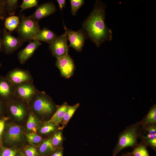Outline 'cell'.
<instances>
[{"mask_svg": "<svg viewBox=\"0 0 156 156\" xmlns=\"http://www.w3.org/2000/svg\"><path fill=\"white\" fill-rule=\"evenodd\" d=\"M105 6L102 1H96L93 9L82 24L81 29L87 38L97 47L112 38V31L105 23Z\"/></svg>", "mask_w": 156, "mask_h": 156, "instance_id": "1", "label": "cell"}, {"mask_svg": "<svg viewBox=\"0 0 156 156\" xmlns=\"http://www.w3.org/2000/svg\"><path fill=\"white\" fill-rule=\"evenodd\" d=\"M28 104L30 111L43 122L49 121L59 106L44 92L37 89Z\"/></svg>", "mask_w": 156, "mask_h": 156, "instance_id": "2", "label": "cell"}, {"mask_svg": "<svg viewBox=\"0 0 156 156\" xmlns=\"http://www.w3.org/2000/svg\"><path fill=\"white\" fill-rule=\"evenodd\" d=\"M25 134L24 126L18 125L8 120L2 137L1 145L6 147L22 149L29 144Z\"/></svg>", "mask_w": 156, "mask_h": 156, "instance_id": "3", "label": "cell"}, {"mask_svg": "<svg viewBox=\"0 0 156 156\" xmlns=\"http://www.w3.org/2000/svg\"><path fill=\"white\" fill-rule=\"evenodd\" d=\"M30 112L28 103L20 98L15 97L6 103L5 116L18 125H25Z\"/></svg>", "mask_w": 156, "mask_h": 156, "instance_id": "4", "label": "cell"}, {"mask_svg": "<svg viewBox=\"0 0 156 156\" xmlns=\"http://www.w3.org/2000/svg\"><path fill=\"white\" fill-rule=\"evenodd\" d=\"M141 126L140 122L127 127L118 136L117 143L113 150L112 156H116L123 149L134 148L138 144Z\"/></svg>", "mask_w": 156, "mask_h": 156, "instance_id": "5", "label": "cell"}, {"mask_svg": "<svg viewBox=\"0 0 156 156\" xmlns=\"http://www.w3.org/2000/svg\"><path fill=\"white\" fill-rule=\"evenodd\" d=\"M18 38L23 42H31L34 40L41 29L39 21L29 16L22 15L20 22L16 29Z\"/></svg>", "mask_w": 156, "mask_h": 156, "instance_id": "6", "label": "cell"}, {"mask_svg": "<svg viewBox=\"0 0 156 156\" xmlns=\"http://www.w3.org/2000/svg\"><path fill=\"white\" fill-rule=\"evenodd\" d=\"M2 48L5 54H10L18 49L23 42L18 37L12 36L5 28L2 31Z\"/></svg>", "mask_w": 156, "mask_h": 156, "instance_id": "7", "label": "cell"}, {"mask_svg": "<svg viewBox=\"0 0 156 156\" xmlns=\"http://www.w3.org/2000/svg\"><path fill=\"white\" fill-rule=\"evenodd\" d=\"M67 39L65 32L60 36H57L49 44V49L52 55L57 59L68 54L69 47Z\"/></svg>", "mask_w": 156, "mask_h": 156, "instance_id": "8", "label": "cell"}, {"mask_svg": "<svg viewBox=\"0 0 156 156\" xmlns=\"http://www.w3.org/2000/svg\"><path fill=\"white\" fill-rule=\"evenodd\" d=\"M14 86L27 82H33L29 71L16 68L9 71L5 76Z\"/></svg>", "mask_w": 156, "mask_h": 156, "instance_id": "9", "label": "cell"}, {"mask_svg": "<svg viewBox=\"0 0 156 156\" xmlns=\"http://www.w3.org/2000/svg\"><path fill=\"white\" fill-rule=\"evenodd\" d=\"M139 138L141 140V141L155 151L156 124H148L141 126Z\"/></svg>", "mask_w": 156, "mask_h": 156, "instance_id": "10", "label": "cell"}, {"mask_svg": "<svg viewBox=\"0 0 156 156\" xmlns=\"http://www.w3.org/2000/svg\"><path fill=\"white\" fill-rule=\"evenodd\" d=\"M65 29V32L70 42L68 47H72L77 51L81 52L85 41L87 38L83 31L81 29L75 31Z\"/></svg>", "mask_w": 156, "mask_h": 156, "instance_id": "11", "label": "cell"}, {"mask_svg": "<svg viewBox=\"0 0 156 156\" xmlns=\"http://www.w3.org/2000/svg\"><path fill=\"white\" fill-rule=\"evenodd\" d=\"M33 82H27L15 86V97L29 103L37 90Z\"/></svg>", "mask_w": 156, "mask_h": 156, "instance_id": "12", "label": "cell"}, {"mask_svg": "<svg viewBox=\"0 0 156 156\" xmlns=\"http://www.w3.org/2000/svg\"><path fill=\"white\" fill-rule=\"evenodd\" d=\"M55 65L60 70L62 76L69 78L73 75L75 65L68 54L57 58Z\"/></svg>", "mask_w": 156, "mask_h": 156, "instance_id": "13", "label": "cell"}, {"mask_svg": "<svg viewBox=\"0 0 156 156\" xmlns=\"http://www.w3.org/2000/svg\"><path fill=\"white\" fill-rule=\"evenodd\" d=\"M15 97L14 86L5 76H0V99L7 103Z\"/></svg>", "mask_w": 156, "mask_h": 156, "instance_id": "14", "label": "cell"}, {"mask_svg": "<svg viewBox=\"0 0 156 156\" xmlns=\"http://www.w3.org/2000/svg\"><path fill=\"white\" fill-rule=\"evenodd\" d=\"M56 10V8L53 3L48 2L39 5L29 16L39 21L40 19L54 13Z\"/></svg>", "mask_w": 156, "mask_h": 156, "instance_id": "15", "label": "cell"}, {"mask_svg": "<svg viewBox=\"0 0 156 156\" xmlns=\"http://www.w3.org/2000/svg\"><path fill=\"white\" fill-rule=\"evenodd\" d=\"M41 44L40 41L36 40L29 42V44L24 49L20 51L17 54L18 58L20 63L22 64H25Z\"/></svg>", "mask_w": 156, "mask_h": 156, "instance_id": "16", "label": "cell"}, {"mask_svg": "<svg viewBox=\"0 0 156 156\" xmlns=\"http://www.w3.org/2000/svg\"><path fill=\"white\" fill-rule=\"evenodd\" d=\"M60 129H61L59 125L47 121L42 124L37 130L36 133L45 139L52 136Z\"/></svg>", "mask_w": 156, "mask_h": 156, "instance_id": "17", "label": "cell"}, {"mask_svg": "<svg viewBox=\"0 0 156 156\" xmlns=\"http://www.w3.org/2000/svg\"><path fill=\"white\" fill-rule=\"evenodd\" d=\"M43 122L30 111L27 120L24 126L25 133H36L37 130Z\"/></svg>", "mask_w": 156, "mask_h": 156, "instance_id": "18", "label": "cell"}, {"mask_svg": "<svg viewBox=\"0 0 156 156\" xmlns=\"http://www.w3.org/2000/svg\"><path fill=\"white\" fill-rule=\"evenodd\" d=\"M57 36L52 31L47 27L41 29L34 40L44 42L49 44L55 39Z\"/></svg>", "mask_w": 156, "mask_h": 156, "instance_id": "19", "label": "cell"}, {"mask_svg": "<svg viewBox=\"0 0 156 156\" xmlns=\"http://www.w3.org/2000/svg\"><path fill=\"white\" fill-rule=\"evenodd\" d=\"M52 136L45 139L37 147L39 156H49L55 150L52 143Z\"/></svg>", "mask_w": 156, "mask_h": 156, "instance_id": "20", "label": "cell"}, {"mask_svg": "<svg viewBox=\"0 0 156 156\" xmlns=\"http://www.w3.org/2000/svg\"><path fill=\"white\" fill-rule=\"evenodd\" d=\"M69 106L66 102L59 106L52 118L48 121L59 125Z\"/></svg>", "mask_w": 156, "mask_h": 156, "instance_id": "21", "label": "cell"}, {"mask_svg": "<svg viewBox=\"0 0 156 156\" xmlns=\"http://www.w3.org/2000/svg\"><path fill=\"white\" fill-rule=\"evenodd\" d=\"M140 122L141 126L148 124H156V104L151 107L146 115Z\"/></svg>", "mask_w": 156, "mask_h": 156, "instance_id": "22", "label": "cell"}, {"mask_svg": "<svg viewBox=\"0 0 156 156\" xmlns=\"http://www.w3.org/2000/svg\"><path fill=\"white\" fill-rule=\"evenodd\" d=\"M80 104L79 103H78L73 106H69L60 123L62 125V127H60L62 129L66 126L76 110L79 107Z\"/></svg>", "mask_w": 156, "mask_h": 156, "instance_id": "23", "label": "cell"}, {"mask_svg": "<svg viewBox=\"0 0 156 156\" xmlns=\"http://www.w3.org/2000/svg\"><path fill=\"white\" fill-rule=\"evenodd\" d=\"M25 136L29 144L38 147L45 139L37 133H25Z\"/></svg>", "mask_w": 156, "mask_h": 156, "instance_id": "24", "label": "cell"}, {"mask_svg": "<svg viewBox=\"0 0 156 156\" xmlns=\"http://www.w3.org/2000/svg\"><path fill=\"white\" fill-rule=\"evenodd\" d=\"M63 139L62 129H59L52 136V143L55 150L62 148Z\"/></svg>", "mask_w": 156, "mask_h": 156, "instance_id": "25", "label": "cell"}, {"mask_svg": "<svg viewBox=\"0 0 156 156\" xmlns=\"http://www.w3.org/2000/svg\"><path fill=\"white\" fill-rule=\"evenodd\" d=\"M20 22L19 18L15 16H10L7 18L5 21V29L10 31H12L17 27Z\"/></svg>", "mask_w": 156, "mask_h": 156, "instance_id": "26", "label": "cell"}, {"mask_svg": "<svg viewBox=\"0 0 156 156\" xmlns=\"http://www.w3.org/2000/svg\"><path fill=\"white\" fill-rule=\"evenodd\" d=\"M147 147L145 144L140 141L131 153L133 156H150Z\"/></svg>", "mask_w": 156, "mask_h": 156, "instance_id": "27", "label": "cell"}, {"mask_svg": "<svg viewBox=\"0 0 156 156\" xmlns=\"http://www.w3.org/2000/svg\"><path fill=\"white\" fill-rule=\"evenodd\" d=\"M17 0H5V8L7 13L10 16H14L18 7Z\"/></svg>", "mask_w": 156, "mask_h": 156, "instance_id": "28", "label": "cell"}, {"mask_svg": "<svg viewBox=\"0 0 156 156\" xmlns=\"http://www.w3.org/2000/svg\"><path fill=\"white\" fill-rule=\"evenodd\" d=\"M21 149L8 148L2 146L0 151V156H18Z\"/></svg>", "mask_w": 156, "mask_h": 156, "instance_id": "29", "label": "cell"}, {"mask_svg": "<svg viewBox=\"0 0 156 156\" xmlns=\"http://www.w3.org/2000/svg\"><path fill=\"white\" fill-rule=\"evenodd\" d=\"M37 147L29 144L22 150L27 156H39Z\"/></svg>", "mask_w": 156, "mask_h": 156, "instance_id": "30", "label": "cell"}, {"mask_svg": "<svg viewBox=\"0 0 156 156\" xmlns=\"http://www.w3.org/2000/svg\"><path fill=\"white\" fill-rule=\"evenodd\" d=\"M71 13L73 16H75L79 9L85 3L84 0H70Z\"/></svg>", "mask_w": 156, "mask_h": 156, "instance_id": "31", "label": "cell"}, {"mask_svg": "<svg viewBox=\"0 0 156 156\" xmlns=\"http://www.w3.org/2000/svg\"><path fill=\"white\" fill-rule=\"evenodd\" d=\"M38 1L37 0H23L22 3L19 6L21 8L20 13L25 10L36 6Z\"/></svg>", "mask_w": 156, "mask_h": 156, "instance_id": "32", "label": "cell"}, {"mask_svg": "<svg viewBox=\"0 0 156 156\" xmlns=\"http://www.w3.org/2000/svg\"><path fill=\"white\" fill-rule=\"evenodd\" d=\"M8 120V118L6 116L0 117V143L1 144L2 137Z\"/></svg>", "mask_w": 156, "mask_h": 156, "instance_id": "33", "label": "cell"}, {"mask_svg": "<svg viewBox=\"0 0 156 156\" xmlns=\"http://www.w3.org/2000/svg\"><path fill=\"white\" fill-rule=\"evenodd\" d=\"M7 13L5 8V0H0V19H4Z\"/></svg>", "mask_w": 156, "mask_h": 156, "instance_id": "34", "label": "cell"}, {"mask_svg": "<svg viewBox=\"0 0 156 156\" xmlns=\"http://www.w3.org/2000/svg\"><path fill=\"white\" fill-rule=\"evenodd\" d=\"M6 111V103L0 99V117L5 116Z\"/></svg>", "mask_w": 156, "mask_h": 156, "instance_id": "35", "label": "cell"}, {"mask_svg": "<svg viewBox=\"0 0 156 156\" xmlns=\"http://www.w3.org/2000/svg\"><path fill=\"white\" fill-rule=\"evenodd\" d=\"M63 148L54 150L49 156H63Z\"/></svg>", "mask_w": 156, "mask_h": 156, "instance_id": "36", "label": "cell"}, {"mask_svg": "<svg viewBox=\"0 0 156 156\" xmlns=\"http://www.w3.org/2000/svg\"><path fill=\"white\" fill-rule=\"evenodd\" d=\"M57 1L58 3L59 8L62 11L66 5V1L65 0H57Z\"/></svg>", "mask_w": 156, "mask_h": 156, "instance_id": "37", "label": "cell"}, {"mask_svg": "<svg viewBox=\"0 0 156 156\" xmlns=\"http://www.w3.org/2000/svg\"><path fill=\"white\" fill-rule=\"evenodd\" d=\"M121 156H133L131 153L127 152L122 154Z\"/></svg>", "mask_w": 156, "mask_h": 156, "instance_id": "38", "label": "cell"}, {"mask_svg": "<svg viewBox=\"0 0 156 156\" xmlns=\"http://www.w3.org/2000/svg\"><path fill=\"white\" fill-rule=\"evenodd\" d=\"M18 156H27L23 152L22 149H21L20 150Z\"/></svg>", "mask_w": 156, "mask_h": 156, "instance_id": "39", "label": "cell"}, {"mask_svg": "<svg viewBox=\"0 0 156 156\" xmlns=\"http://www.w3.org/2000/svg\"><path fill=\"white\" fill-rule=\"evenodd\" d=\"M1 31L0 28V51H2V43H1Z\"/></svg>", "mask_w": 156, "mask_h": 156, "instance_id": "40", "label": "cell"}, {"mask_svg": "<svg viewBox=\"0 0 156 156\" xmlns=\"http://www.w3.org/2000/svg\"><path fill=\"white\" fill-rule=\"evenodd\" d=\"M2 146L1 144L0 143V151L1 149V147H2Z\"/></svg>", "mask_w": 156, "mask_h": 156, "instance_id": "41", "label": "cell"}, {"mask_svg": "<svg viewBox=\"0 0 156 156\" xmlns=\"http://www.w3.org/2000/svg\"><path fill=\"white\" fill-rule=\"evenodd\" d=\"M1 66V63L0 62V67Z\"/></svg>", "mask_w": 156, "mask_h": 156, "instance_id": "42", "label": "cell"}]
</instances>
